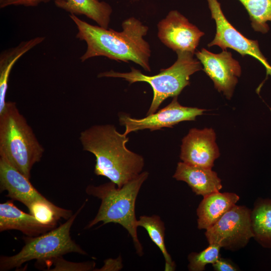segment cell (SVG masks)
<instances>
[{"label":"cell","instance_id":"6da1fadb","mask_svg":"<svg viewBox=\"0 0 271 271\" xmlns=\"http://www.w3.org/2000/svg\"><path fill=\"white\" fill-rule=\"evenodd\" d=\"M69 17L77 29L76 37L87 45L85 52L80 57L82 62L94 57L104 56L117 61H132L151 71V51L144 39L149 28L138 19L133 17L126 19L122 23V31L117 32L90 24L75 15L70 14Z\"/></svg>","mask_w":271,"mask_h":271},{"label":"cell","instance_id":"7a4b0ae2","mask_svg":"<svg viewBox=\"0 0 271 271\" xmlns=\"http://www.w3.org/2000/svg\"><path fill=\"white\" fill-rule=\"evenodd\" d=\"M79 139L83 150L95 157L94 173L107 178L118 188L142 172L143 157L127 148L128 138L113 125L92 126L81 132Z\"/></svg>","mask_w":271,"mask_h":271},{"label":"cell","instance_id":"3957f363","mask_svg":"<svg viewBox=\"0 0 271 271\" xmlns=\"http://www.w3.org/2000/svg\"><path fill=\"white\" fill-rule=\"evenodd\" d=\"M148 176V172H143L120 188L111 181L98 186H88L87 194L98 197L101 201L95 217L85 228L88 229L99 222H102V225L118 223L128 231L132 238L136 252L142 256L143 248L137 235L135 205L140 188Z\"/></svg>","mask_w":271,"mask_h":271},{"label":"cell","instance_id":"277c9868","mask_svg":"<svg viewBox=\"0 0 271 271\" xmlns=\"http://www.w3.org/2000/svg\"><path fill=\"white\" fill-rule=\"evenodd\" d=\"M44 149L16 103L7 101L0 113V158L31 179L33 166Z\"/></svg>","mask_w":271,"mask_h":271},{"label":"cell","instance_id":"5b68a950","mask_svg":"<svg viewBox=\"0 0 271 271\" xmlns=\"http://www.w3.org/2000/svg\"><path fill=\"white\" fill-rule=\"evenodd\" d=\"M177 54L176 61L170 67L161 70V72L155 75H145L141 71L131 67L129 72L110 70L99 73L98 77L121 78L129 84L137 82L149 83L154 93L151 105L147 113V115H150L156 112L166 99L177 96L189 85L190 76L202 69L200 62L193 57L194 54L189 52H178Z\"/></svg>","mask_w":271,"mask_h":271},{"label":"cell","instance_id":"8992f818","mask_svg":"<svg viewBox=\"0 0 271 271\" xmlns=\"http://www.w3.org/2000/svg\"><path fill=\"white\" fill-rule=\"evenodd\" d=\"M84 205L58 228L41 235L25 237V245L18 253L12 256L1 257L0 270L17 268L33 259L42 263L71 252L86 254V252L70 236L71 227Z\"/></svg>","mask_w":271,"mask_h":271},{"label":"cell","instance_id":"52a82bcc","mask_svg":"<svg viewBox=\"0 0 271 271\" xmlns=\"http://www.w3.org/2000/svg\"><path fill=\"white\" fill-rule=\"evenodd\" d=\"M251 211L244 206L235 204L206 230L205 235L209 244H216L231 251L245 246L254 237Z\"/></svg>","mask_w":271,"mask_h":271},{"label":"cell","instance_id":"ba28073f","mask_svg":"<svg viewBox=\"0 0 271 271\" xmlns=\"http://www.w3.org/2000/svg\"><path fill=\"white\" fill-rule=\"evenodd\" d=\"M212 19L216 24V34L209 47L217 46L222 50L232 49L242 57L249 55L258 60L271 76V66L263 55L257 41L248 39L237 31L227 20L218 0H207Z\"/></svg>","mask_w":271,"mask_h":271},{"label":"cell","instance_id":"9c48e42d","mask_svg":"<svg viewBox=\"0 0 271 271\" xmlns=\"http://www.w3.org/2000/svg\"><path fill=\"white\" fill-rule=\"evenodd\" d=\"M205 109L181 105L174 97L171 102L157 112L141 118H133L125 114H120L119 121L125 129L123 134L139 130L149 129L151 131L163 127H172L183 121L194 120L196 117L203 114Z\"/></svg>","mask_w":271,"mask_h":271},{"label":"cell","instance_id":"30bf717a","mask_svg":"<svg viewBox=\"0 0 271 271\" xmlns=\"http://www.w3.org/2000/svg\"><path fill=\"white\" fill-rule=\"evenodd\" d=\"M195 54L203 66L204 71L213 81L215 88L230 99L241 75L238 61L227 50L215 54L202 48Z\"/></svg>","mask_w":271,"mask_h":271},{"label":"cell","instance_id":"8fae6325","mask_svg":"<svg viewBox=\"0 0 271 271\" xmlns=\"http://www.w3.org/2000/svg\"><path fill=\"white\" fill-rule=\"evenodd\" d=\"M158 36L161 41L176 53L195 54L204 33L177 10L171 11L158 24Z\"/></svg>","mask_w":271,"mask_h":271},{"label":"cell","instance_id":"7c38bea8","mask_svg":"<svg viewBox=\"0 0 271 271\" xmlns=\"http://www.w3.org/2000/svg\"><path fill=\"white\" fill-rule=\"evenodd\" d=\"M216 134L211 128L191 129L183 139L180 158L186 164L212 169L220 156Z\"/></svg>","mask_w":271,"mask_h":271},{"label":"cell","instance_id":"4fadbf2b","mask_svg":"<svg viewBox=\"0 0 271 271\" xmlns=\"http://www.w3.org/2000/svg\"><path fill=\"white\" fill-rule=\"evenodd\" d=\"M0 190L6 191L7 196L18 201L28 208L33 202L47 201L22 173L0 158Z\"/></svg>","mask_w":271,"mask_h":271},{"label":"cell","instance_id":"5bb4252c","mask_svg":"<svg viewBox=\"0 0 271 271\" xmlns=\"http://www.w3.org/2000/svg\"><path fill=\"white\" fill-rule=\"evenodd\" d=\"M173 177L185 182L197 195L203 197L218 192L222 189L221 180L212 169L194 166L179 162Z\"/></svg>","mask_w":271,"mask_h":271},{"label":"cell","instance_id":"9a60e30c","mask_svg":"<svg viewBox=\"0 0 271 271\" xmlns=\"http://www.w3.org/2000/svg\"><path fill=\"white\" fill-rule=\"evenodd\" d=\"M54 227L45 225L33 215L17 208L11 201L0 204V231L18 230L28 236L45 233Z\"/></svg>","mask_w":271,"mask_h":271},{"label":"cell","instance_id":"2e32d148","mask_svg":"<svg viewBox=\"0 0 271 271\" xmlns=\"http://www.w3.org/2000/svg\"><path fill=\"white\" fill-rule=\"evenodd\" d=\"M239 199L236 194L220 192L203 197L197 210L199 229H207L213 226Z\"/></svg>","mask_w":271,"mask_h":271},{"label":"cell","instance_id":"e0dca14e","mask_svg":"<svg viewBox=\"0 0 271 271\" xmlns=\"http://www.w3.org/2000/svg\"><path fill=\"white\" fill-rule=\"evenodd\" d=\"M56 6L70 14L84 15L107 29L112 12L111 6L99 0H61L54 2Z\"/></svg>","mask_w":271,"mask_h":271},{"label":"cell","instance_id":"ac0fdd59","mask_svg":"<svg viewBox=\"0 0 271 271\" xmlns=\"http://www.w3.org/2000/svg\"><path fill=\"white\" fill-rule=\"evenodd\" d=\"M44 37H37L21 42L18 46L3 51L0 56V113L4 110L7 101L8 81L14 64L23 55L43 42Z\"/></svg>","mask_w":271,"mask_h":271},{"label":"cell","instance_id":"d6986e66","mask_svg":"<svg viewBox=\"0 0 271 271\" xmlns=\"http://www.w3.org/2000/svg\"><path fill=\"white\" fill-rule=\"evenodd\" d=\"M250 218L253 238L263 247L271 248V199L256 201Z\"/></svg>","mask_w":271,"mask_h":271},{"label":"cell","instance_id":"ffe728a7","mask_svg":"<svg viewBox=\"0 0 271 271\" xmlns=\"http://www.w3.org/2000/svg\"><path fill=\"white\" fill-rule=\"evenodd\" d=\"M138 226L144 228L152 241L159 248L165 259V270L173 271L176 265L168 252L165 243V226L157 215L141 216L138 220Z\"/></svg>","mask_w":271,"mask_h":271},{"label":"cell","instance_id":"44dd1931","mask_svg":"<svg viewBox=\"0 0 271 271\" xmlns=\"http://www.w3.org/2000/svg\"><path fill=\"white\" fill-rule=\"evenodd\" d=\"M249 16L253 30L265 34L269 30L267 22H271V0H238Z\"/></svg>","mask_w":271,"mask_h":271},{"label":"cell","instance_id":"7402d4cb","mask_svg":"<svg viewBox=\"0 0 271 271\" xmlns=\"http://www.w3.org/2000/svg\"><path fill=\"white\" fill-rule=\"evenodd\" d=\"M28 208L39 221L54 227L60 218L67 220L72 215L71 210L60 208L49 200L34 202Z\"/></svg>","mask_w":271,"mask_h":271},{"label":"cell","instance_id":"603a6c76","mask_svg":"<svg viewBox=\"0 0 271 271\" xmlns=\"http://www.w3.org/2000/svg\"><path fill=\"white\" fill-rule=\"evenodd\" d=\"M221 247L216 244H209V246L199 252H191L188 255V268L191 271L205 270L207 264L215 263L220 257Z\"/></svg>","mask_w":271,"mask_h":271},{"label":"cell","instance_id":"cb8c5ba5","mask_svg":"<svg viewBox=\"0 0 271 271\" xmlns=\"http://www.w3.org/2000/svg\"><path fill=\"white\" fill-rule=\"evenodd\" d=\"M55 267L51 270H89L94 266V262L74 263L65 260L61 257L51 260Z\"/></svg>","mask_w":271,"mask_h":271},{"label":"cell","instance_id":"d4e9b609","mask_svg":"<svg viewBox=\"0 0 271 271\" xmlns=\"http://www.w3.org/2000/svg\"><path fill=\"white\" fill-rule=\"evenodd\" d=\"M53 1L61 0H2L0 1L1 9L12 6H23L25 7H36L42 3H47Z\"/></svg>","mask_w":271,"mask_h":271},{"label":"cell","instance_id":"484cf974","mask_svg":"<svg viewBox=\"0 0 271 271\" xmlns=\"http://www.w3.org/2000/svg\"><path fill=\"white\" fill-rule=\"evenodd\" d=\"M212 266L214 270L216 271H236L238 270L230 261L221 257L212 264Z\"/></svg>","mask_w":271,"mask_h":271},{"label":"cell","instance_id":"4316f807","mask_svg":"<svg viewBox=\"0 0 271 271\" xmlns=\"http://www.w3.org/2000/svg\"><path fill=\"white\" fill-rule=\"evenodd\" d=\"M2 0H0V1H1Z\"/></svg>","mask_w":271,"mask_h":271}]
</instances>
